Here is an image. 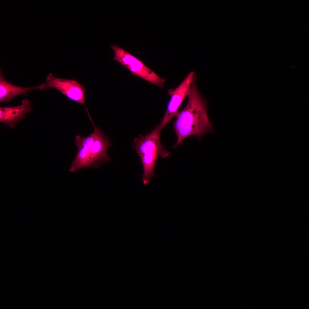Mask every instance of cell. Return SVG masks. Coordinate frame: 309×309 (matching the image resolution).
<instances>
[{"instance_id": "8992f818", "label": "cell", "mask_w": 309, "mask_h": 309, "mask_svg": "<svg viewBox=\"0 0 309 309\" xmlns=\"http://www.w3.org/2000/svg\"><path fill=\"white\" fill-rule=\"evenodd\" d=\"M196 77L195 72H191L175 89H171L168 91L171 98L165 114L159 124L162 129L174 116L176 115L178 110L185 97L187 96L191 85Z\"/></svg>"}, {"instance_id": "ba28073f", "label": "cell", "mask_w": 309, "mask_h": 309, "mask_svg": "<svg viewBox=\"0 0 309 309\" xmlns=\"http://www.w3.org/2000/svg\"><path fill=\"white\" fill-rule=\"evenodd\" d=\"M46 88L45 83L38 86L24 87L14 85L8 82L3 75L0 70V102L8 103L14 97L20 94L26 95L28 91L33 90H43Z\"/></svg>"}, {"instance_id": "3957f363", "label": "cell", "mask_w": 309, "mask_h": 309, "mask_svg": "<svg viewBox=\"0 0 309 309\" xmlns=\"http://www.w3.org/2000/svg\"><path fill=\"white\" fill-rule=\"evenodd\" d=\"M161 129L158 124L148 134L140 135L134 140V147L140 157L144 172L142 179L143 184H148L150 180L155 176L154 170L158 158H165L171 153L162 146L160 139Z\"/></svg>"}, {"instance_id": "52a82bcc", "label": "cell", "mask_w": 309, "mask_h": 309, "mask_svg": "<svg viewBox=\"0 0 309 309\" xmlns=\"http://www.w3.org/2000/svg\"><path fill=\"white\" fill-rule=\"evenodd\" d=\"M32 110L31 102L27 99L22 100L21 105L17 106L1 107L0 122L13 129L19 121L26 118V114Z\"/></svg>"}, {"instance_id": "6da1fadb", "label": "cell", "mask_w": 309, "mask_h": 309, "mask_svg": "<svg viewBox=\"0 0 309 309\" xmlns=\"http://www.w3.org/2000/svg\"><path fill=\"white\" fill-rule=\"evenodd\" d=\"M196 77L192 82L187 96L185 107L178 111L173 123L177 141L173 146L177 148L187 137L195 135L200 139L204 135L213 132L212 124L208 117L206 101L199 91Z\"/></svg>"}, {"instance_id": "7a4b0ae2", "label": "cell", "mask_w": 309, "mask_h": 309, "mask_svg": "<svg viewBox=\"0 0 309 309\" xmlns=\"http://www.w3.org/2000/svg\"><path fill=\"white\" fill-rule=\"evenodd\" d=\"M94 127V131L86 137L76 135L75 142L78 148L76 160L89 169L99 168L102 164L110 161L107 151L112 145L100 128L95 125Z\"/></svg>"}, {"instance_id": "5b68a950", "label": "cell", "mask_w": 309, "mask_h": 309, "mask_svg": "<svg viewBox=\"0 0 309 309\" xmlns=\"http://www.w3.org/2000/svg\"><path fill=\"white\" fill-rule=\"evenodd\" d=\"M45 83L46 88H55L70 100L83 105L90 114L85 105L86 89L76 79L60 78L50 73L47 76Z\"/></svg>"}, {"instance_id": "277c9868", "label": "cell", "mask_w": 309, "mask_h": 309, "mask_svg": "<svg viewBox=\"0 0 309 309\" xmlns=\"http://www.w3.org/2000/svg\"><path fill=\"white\" fill-rule=\"evenodd\" d=\"M114 53L113 59L126 68L133 75L162 88L166 79L159 76L140 60L116 45H110Z\"/></svg>"}]
</instances>
